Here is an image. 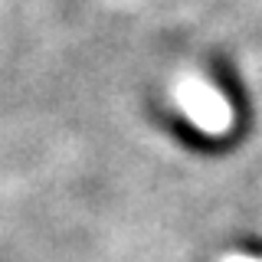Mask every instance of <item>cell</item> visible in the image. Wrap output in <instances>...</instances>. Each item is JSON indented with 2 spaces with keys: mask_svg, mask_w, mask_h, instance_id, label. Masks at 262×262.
Returning <instances> with one entry per match:
<instances>
[{
  "mask_svg": "<svg viewBox=\"0 0 262 262\" xmlns=\"http://www.w3.org/2000/svg\"><path fill=\"white\" fill-rule=\"evenodd\" d=\"M177 102H180V108H184V115L203 131V135L220 138V135L229 131V125H233V108H229V102L213 85L200 82L196 76L180 79Z\"/></svg>",
  "mask_w": 262,
  "mask_h": 262,
  "instance_id": "1",
  "label": "cell"
},
{
  "mask_svg": "<svg viewBox=\"0 0 262 262\" xmlns=\"http://www.w3.org/2000/svg\"><path fill=\"white\" fill-rule=\"evenodd\" d=\"M223 262H262V259H249V256H223Z\"/></svg>",
  "mask_w": 262,
  "mask_h": 262,
  "instance_id": "2",
  "label": "cell"
}]
</instances>
